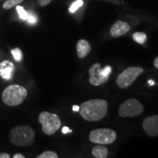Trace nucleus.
<instances>
[{
    "instance_id": "f257e3e1",
    "label": "nucleus",
    "mask_w": 158,
    "mask_h": 158,
    "mask_svg": "<svg viewBox=\"0 0 158 158\" xmlns=\"http://www.w3.org/2000/svg\"><path fill=\"white\" fill-rule=\"evenodd\" d=\"M108 106L106 100L94 99L83 102L78 111L84 119L89 122H97L102 119L106 116Z\"/></svg>"
},
{
    "instance_id": "f03ea898",
    "label": "nucleus",
    "mask_w": 158,
    "mask_h": 158,
    "mask_svg": "<svg viewBox=\"0 0 158 158\" xmlns=\"http://www.w3.org/2000/svg\"><path fill=\"white\" fill-rule=\"evenodd\" d=\"M9 138L13 145L27 147L35 142V132L29 125L16 126L11 130Z\"/></svg>"
},
{
    "instance_id": "7ed1b4c3",
    "label": "nucleus",
    "mask_w": 158,
    "mask_h": 158,
    "mask_svg": "<svg viewBox=\"0 0 158 158\" xmlns=\"http://www.w3.org/2000/svg\"><path fill=\"white\" fill-rule=\"evenodd\" d=\"M27 96V90L18 84L10 85L5 89L2 94L3 102L9 106H17L21 104Z\"/></svg>"
},
{
    "instance_id": "20e7f679",
    "label": "nucleus",
    "mask_w": 158,
    "mask_h": 158,
    "mask_svg": "<svg viewBox=\"0 0 158 158\" xmlns=\"http://www.w3.org/2000/svg\"><path fill=\"white\" fill-rule=\"evenodd\" d=\"M39 122L42 125V130L45 135H52L58 131L61 126V120L56 114L48 111L39 114Z\"/></svg>"
},
{
    "instance_id": "39448f33",
    "label": "nucleus",
    "mask_w": 158,
    "mask_h": 158,
    "mask_svg": "<svg viewBox=\"0 0 158 158\" xmlns=\"http://www.w3.org/2000/svg\"><path fill=\"white\" fill-rule=\"evenodd\" d=\"M144 111V107L139 100L135 98H130L120 105L118 115L120 117H135L140 116Z\"/></svg>"
},
{
    "instance_id": "423d86ee",
    "label": "nucleus",
    "mask_w": 158,
    "mask_h": 158,
    "mask_svg": "<svg viewBox=\"0 0 158 158\" xmlns=\"http://www.w3.org/2000/svg\"><path fill=\"white\" fill-rule=\"evenodd\" d=\"M116 133L110 128H100L92 130L89 135V139L92 143L107 145L113 143L116 139Z\"/></svg>"
},
{
    "instance_id": "0eeeda50",
    "label": "nucleus",
    "mask_w": 158,
    "mask_h": 158,
    "mask_svg": "<svg viewBox=\"0 0 158 158\" xmlns=\"http://www.w3.org/2000/svg\"><path fill=\"white\" fill-rule=\"evenodd\" d=\"M143 73V69L141 67H130L118 75L116 79V84L119 88L127 89Z\"/></svg>"
},
{
    "instance_id": "6e6552de",
    "label": "nucleus",
    "mask_w": 158,
    "mask_h": 158,
    "mask_svg": "<svg viewBox=\"0 0 158 158\" xmlns=\"http://www.w3.org/2000/svg\"><path fill=\"white\" fill-rule=\"evenodd\" d=\"M89 81L93 86H100L107 82L109 76H105L102 73L101 65L100 63H95L89 70Z\"/></svg>"
},
{
    "instance_id": "1a4fd4ad",
    "label": "nucleus",
    "mask_w": 158,
    "mask_h": 158,
    "mask_svg": "<svg viewBox=\"0 0 158 158\" xmlns=\"http://www.w3.org/2000/svg\"><path fill=\"white\" fill-rule=\"evenodd\" d=\"M142 127L145 133L150 137L158 135V115L148 116L143 121Z\"/></svg>"
},
{
    "instance_id": "9d476101",
    "label": "nucleus",
    "mask_w": 158,
    "mask_h": 158,
    "mask_svg": "<svg viewBox=\"0 0 158 158\" xmlns=\"http://www.w3.org/2000/svg\"><path fill=\"white\" fill-rule=\"evenodd\" d=\"M130 30L129 23L122 21H117L113 24L110 30V35L113 37H118L125 35Z\"/></svg>"
},
{
    "instance_id": "9b49d317",
    "label": "nucleus",
    "mask_w": 158,
    "mask_h": 158,
    "mask_svg": "<svg viewBox=\"0 0 158 158\" xmlns=\"http://www.w3.org/2000/svg\"><path fill=\"white\" fill-rule=\"evenodd\" d=\"M14 64L10 61L5 60L0 63V76L5 80H10L13 78Z\"/></svg>"
},
{
    "instance_id": "f8f14e48",
    "label": "nucleus",
    "mask_w": 158,
    "mask_h": 158,
    "mask_svg": "<svg viewBox=\"0 0 158 158\" xmlns=\"http://www.w3.org/2000/svg\"><path fill=\"white\" fill-rule=\"evenodd\" d=\"M91 45L87 40L84 39H81L77 43L76 50L77 55L80 59H84L89 54L91 51Z\"/></svg>"
},
{
    "instance_id": "ddd939ff",
    "label": "nucleus",
    "mask_w": 158,
    "mask_h": 158,
    "mask_svg": "<svg viewBox=\"0 0 158 158\" xmlns=\"http://www.w3.org/2000/svg\"><path fill=\"white\" fill-rule=\"evenodd\" d=\"M92 155L95 158H106L108 155V149L101 144H99L93 147Z\"/></svg>"
},
{
    "instance_id": "4468645a",
    "label": "nucleus",
    "mask_w": 158,
    "mask_h": 158,
    "mask_svg": "<svg viewBox=\"0 0 158 158\" xmlns=\"http://www.w3.org/2000/svg\"><path fill=\"white\" fill-rule=\"evenodd\" d=\"M133 39L139 44H143L147 41V36L145 33L141 32V31H137L133 35Z\"/></svg>"
},
{
    "instance_id": "2eb2a0df",
    "label": "nucleus",
    "mask_w": 158,
    "mask_h": 158,
    "mask_svg": "<svg viewBox=\"0 0 158 158\" xmlns=\"http://www.w3.org/2000/svg\"><path fill=\"white\" fill-rule=\"evenodd\" d=\"M23 2V0H6L3 3L2 7L5 10H10L13 7H16Z\"/></svg>"
},
{
    "instance_id": "dca6fc26",
    "label": "nucleus",
    "mask_w": 158,
    "mask_h": 158,
    "mask_svg": "<svg viewBox=\"0 0 158 158\" xmlns=\"http://www.w3.org/2000/svg\"><path fill=\"white\" fill-rule=\"evenodd\" d=\"M15 9H16V11L18 12V13H19L20 19L21 20H23V21H27V19H28L29 18V13H27V12L23 9V7L20 5L16 6Z\"/></svg>"
},
{
    "instance_id": "f3484780",
    "label": "nucleus",
    "mask_w": 158,
    "mask_h": 158,
    "mask_svg": "<svg viewBox=\"0 0 158 158\" xmlns=\"http://www.w3.org/2000/svg\"><path fill=\"white\" fill-rule=\"evenodd\" d=\"M11 54L13 55V58H14L15 60L17 61V62H21V61L22 60L23 55H22V52H21V49L18 48L12 49Z\"/></svg>"
},
{
    "instance_id": "a211bd4d",
    "label": "nucleus",
    "mask_w": 158,
    "mask_h": 158,
    "mask_svg": "<svg viewBox=\"0 0 158 158\" xmlns=\"http://www.w3.org/2000/svg\"><path fill=\"white\" fill-rule=\"evenodd\" d=\"M58 155L53 151H45L44 152L38 155L37 158H58Z\"/></svg>"
},
{
    "instance_id": "6ab92c4d",
    "label": "nucleus",
    "mask_w": 158,
    "mask_h": 158,
    "mask_svg": "<svg viewBox=\"0 0 158 158\" xmlns=\"http://www.w3.org/2000/svg\"><path fill=\"white\" fill-rule=\"evenodd\" d=\"M83 5H84V2H83L82 0H77V1L75 2L70 6L69 10H70V13H75V12H76L79 7H81Z\"/></svg>"
},
{
    "instance_id": "aec40b11",
    "label": "nucleus",
    "mask_w": 158,
    "mask_h": 158,
    "mask_svg": "<svg viewBox=\"0 0 158 158\" xmlns=\"http://www.w3.org/2000/svg\"><path fill=\"white\" fill-rule=\"evenodd\" d=\"M112 71V68L110 66H106L104 68H102V73L105 76H109Z\"/></svg>"
},
{
    "instance_id": "412c9836",
    "label": "nucleus",
    "mask_w": 158,
    "mask_h": 158,
    "mask_svg": "<svg viewBox=\"0 0 158 158\" xmlns=\"http://www.w3.org/2000/svg\"><path fill=\"white\" fill-rule=\"evenodd\" d=\"M27 21H29V23H31V24H35V23H37V18L35 15L30 14V13H29V18L28 19H27Z\"/></svg>"
},
{
    "instance_id": "4be33fe9",
    "label": "nucleus",
    "mask_w": 158,
    "mask_h": 158,
    "mask_svg": "<svg viewBox=\"0 0 158 158\" xmlns=\"http://www.w3.org/2000/svg\"><path fill=\"white\" fill-rule=\"evenodd\" d=\"M37 1L40 6H41V7H45V6L48 5L51 2L53 1V0H37Z\"/></svg>"
},
{
    "instance_id": "5701e85b",
    "label": "nucleus",
    "mask_w": 158,
    "mask_h": 158,
    "mask_svg": "<svg viewBox=\"0 0 158 158\" xmlns=\"http://www.w3.org/2000/svg\"><path fill=\"white\" fill-rule=\"evenodd\" d=\"M13 158H25V156L21 153H16L13 155Z\"/></svg>"
},
{
    "instance_id": "b1692460",
    "label": "nucleus",
    "mask_w": 158,
    "mask_h": 158,
    "mask_svg": "<svg viewBox=\"0 0 158 158\" xmlns=\"http://www.w3.org/2000/svg\"><path fill=\"white\" fill-rule=\"evenodd\" d=\"M10 156L9 154L7 153H0V158H10Z\"/></svg>"
},
{
    "instance_id": "393cba45",
    "label": "nucleus",
    "mask_w": 158,
    "mask_h": 158,
    "mask_svg": "<svg viewBox=\"0 0 158 158\" xmlns=\"http://www.w3.org/2000/svg\"><path fill=\"white\" fill-rule=\"evenodd\" d=\"M70 132H72V130H70L68 127H64L62 128V133H70Z\"/></svg>"
},
{
    "instance_id": "a878e982",
    "label": "nucleus",
    "mask_w": 158,
    "mask_h": 158,
    "mask_svg": "<svg viewBox=\"0 0 158 158\" xmlns=\"http://www.w3.org/2000/svg\"><path fill=\"white\" fill-rule=\"evenodd\" d=\"M154 65L157 69H158V56H157L154 61Z\"/></svg>"
},
{
    "instance_id": "bb28decb",
    "label": "nucleus",
    "mask_w": 158,
    "mask_h": 158,
    "mask_svg": "<svg viewBox=\"0 0 158 158\" xmlns=\"http://www.w3.org/2000/svg\"><path fill=\"white\" fill-rule=\"evenodd\" d=\"M79 109H80V107H79L78 106H73V110L74 111H78Z\"/></svg>"
},
{
    "instance_id": "cd10ccee",
    "label": "nucleus",
    "mask_w": 158,
    "mask_h": 158,
    "mask_svg": "<svg viewBox=\"0 0 158 158\" xmlns=\"http://www.w3.org/2000/svg\"><path fill=\"white\" fill-rule=\"evenodd\" d=\"M148 84H149L150 86H153V85H155V83L152 80H149V81H148Z\"/></svg>"
}]
</instances>
